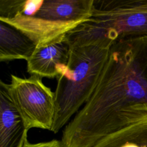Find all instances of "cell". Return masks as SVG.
I'll return each mask as SVG.
<instances>
[{"label": "cell", "instance_id": "obj_1", "mask_svg": "<svg viewBox=\"0 0 147 147\" xmlns=\"http://www.w3.org/2000/svg\"><path fill=\"white\" fill-rule=\"evenodd\" d=\"M72 120L122 127L147 122V36L113 44L95 90Z\"/></svg>", "mask_w": 147, "mask_h": 147}, {"label": "cell", "instance_id": "obj_2", "mask_svg": "<svg viewBox=\"0 0 147 147\" xmlns=\"http://www.w3.org/2000/svg\"><path fill=\"white\" fill-rule=\"evenodd\" d=\"M115 41L103 38L71 45L68 62L57 79L51 131L57 133L92 94Z\"/></svg>", "mask_w": 147, "mask_h": 147}, {"label": "cell", "instance_id": "obj_3", "mask_svg": "<svg viewBox=\"0 0 147 147\" xmlns=\"http://www.w3.org/2000/svg\"><path fill=\"white\" fill-rule=\"evenodd\" d=\"M83 41L147 36V12L133 9L128 0H94L92 16L70 33Z\"/></svg>", "mask_w": 147, "mask_h": 147}, {"label": "cell", "instance_id": "obj_4", "mask_svg": "<svg viewBox=\"0 0 147 147\" xmlns=\"http://www.w3.org/2000/svg\"><path fill=\"white\" fill-rule=\"evenodd\" d=\"M10 78V84L1 80L0 86L6 90L25 129L51 131L55 113L54 92L43 83L41 78L36 75L22 78L11 74Z\"/></svg>", "mask_w": 147, "mask_h": 147}, {"label": "cell", "instance_id": "obj_5", "mask_svg": "<svg viewBox=\"0 0 147 147\" xmlns=\"http://www.w3.org/2000/svg\"><path fill=\"white\" fill-rule=\"evenodd\" d=\"M61 141L63 147H147V122L125 127L106 122L68 123Z\"/></svg>", "mask_w": 147, "mask_h": 147}, {"label": "cell", "instance_id": "obj_6", "mask_svg": "<svg viewBox=\"0 0 147 147\" xmlns=\"http://www.w3.org/2000/svg\"><path fill=\"white\" fill-rule=\"evenodd\" d=\"M0 21L17 29L33 41L36 47H40L65 37L69 32L87 21H55L18 14L11 18H0Z\"/></svg>", "mask_w": 147, "mask_h": 147}, {"label": "cell", "instance_id": "obj_7", "mask_svg": "<svg viewBox=\"0 0 147 147\" xmlns=\"http://www.w3.org/2000/svg\"><path fill=\"white\" fill-rule=\"evenodd\" d=\"M70 46L66 36L46 45L36 47L26 60L27 72L40 78H57L65 69Z\"/></svg>", "mask_w": 147, "mask_h": 147}, {"label": "cell", "instance_id": "obj_8", "mask_svg": "<svg viewBox=\"0 0 147 147\" xmlns=\"http://www.w3.org/2000/svg\"><path fill=\"white\" fill-rule=\"evenodd\" d=\"M28 132L6 90L0 86V147H20Z\"/></svg>", "mask_w": 147, "mask_h": 147}, {"label": "cell", "instance_id": "obj_9", "mask_svg": "<svg viewBox=\"0 0 147 147\" xmlns=\"http://www.w3.org/2000/svg\"><path fill=\"white\" fill-rule=\"evenodd\" d=\"M94 0H44L35 17L55 21H88Z\"/></svg>", "mask_w": 147, "mask_h": 147}, {"label": "cell", "instance_id": "obj_10", "mask_svg": "<svg viewBox=\"0 0 147 147\" xmlns=\"http://www.w3.org/2000/svg\"><path fill=\"white\" fill-rule=\"evenodd\" d=\"M36 48L29 37L13 26L0 21V61L27 60Z\"/></svg>", "mask_w": 147, "mask_h": 147}, {"label": "cell", "instance_id": "obj_11", "mask_svg": "<svg viewBox=\"0 0 147 147\" xmlns=\"http://www.w3.org/2000/svg\"><path fill=\"white\" fill-rule=\"evenodd\" d=\"M25 0H0V18H11L21 14Z\"/></svg>", "mask_w": 147, "mask_h": 147}, {"label": "cell", "instance_id": "obj_12", "mask_svg": "<svg viewBox=\"0 0 147 147\" xmlns=\"http://www.w3.org/2000/svg\"><path fill=\"white\" fill-rule=\"evenodd\" d=\"M44 0H25L22 15L28 17H34L41 8Z\"/></svg>", "mask_w": 147, "mask_h": 147}, {"label": "cell", "instance_id": "obj_13", "mask_svg": "<svg viewBox=\"0 0 147 147\" xmlns=\"http://www.w3.org/2000/svg\"><path fill=\"white\" fill-rule=\"evenodd\" d=\"M20 147H63L61 141L57 140H53L49 141L41 142L38 143H30L28 139L26 133L23 139Z\"/></svg>", "mask_w": 147, "mask_h": 147}, {"label": "cell", "instance_id": "obj_14", "mask_svg": "<svg viewBox=\"0 0 147 147\" xmlns=\"http://www.w3.org/2000/svg\"><path fill=\"white\" fill-rule=\"evenodd\" d=\"M128 2L133 9L147 12V0H128Z\"/></svg>", "mask_w": 147, "mask_h": 147}]
</instances>
